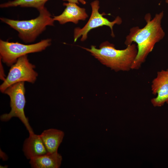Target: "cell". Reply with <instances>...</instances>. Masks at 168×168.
<instances>
[{"instance_id": "cell-1", "label": "cell", "mask_w": 168, "mask_h": 168, "mask_svg": "<svg viewBox=\"0 0 168 168\" xmlns=\"http://www.w3.org/2000/svg\"><path fill=\"white\" fill-rule=\"evenodd\" d=\"M163 15V12H162L156 14L151 19V14L147 13L144 17L146 24L143 28L135 26L130 29L124 43L127 46L134 42L137 44L138 49L132 69H139L148 54L152 51L156 43L164 37L165 33L161 25Z\"/></svg>"}, {"instance_id": "cell-15", "label": "cell", "mask_w": 168, "mask_h": 168, "mask_svg": "<svg viewBox=\"0 0 168 168\" xmlns=\"http://www.w3.org/2000/svg\"><path fill=\"white\" fill-rule=\"evenodd\" d=\"M64 1H67L68 2L75 3L76 4H78L79 2H80L83 4H85L86 3L85 1L84 0H63Z\"/></svg>"}, {"instance_id": "cell-11", "label": "cell", "mask_w": 168, "mask_h": 168, "mask_svg": "<svg viewBox=\"0 0 168 168\" xmlns=\"http://www.w3.org/2000/svg\"><path fill=\"white\" fill-rule=\"evenodd\" d=\"M64 135L63 131L54 128L45 130L40 135L49 153L58 152V148L63 141Z\"/></svg>"}, {"instance_id": "cell-7", "label": "cell", "mask_w": 168, "mask_h": 168, "mask_svg": "<svg viewBox=\"0 0 168 168\" xmlns=\"http://www.w3.org/2000/svg\"><path fill=\"white\" fill-rule=\"evenodd\" d=\"M91 5L92 11L90 17L87 23L82 28L77 27L74 31V41L76 42L78 38L81 37V40L84 41L87 37L88 32L91 30L104 26H109L111 31V35L114 37V35L113 31V27L115 24L120 25L122 23L121 17L117 16L112 21H109L104 17V13H100L99 12L100 8L99 2L96 0L91 2Z\"/></svg>"}, {"instance_id": "cell-4", "label": "cell", "mask_w": 168, "mask_h": 168, "mask_svg": "<svg viewBox=\"0 0 168 168\" xmlns=\"http://www.w3.org/2000/svg\"><path fill=\"white\" fill-rule=\"evenodd\" d=\"M51 39L48 38L36 43L25 44L0 40V59L7 66H11L21 56L44 50L51 44Z\"/></svg>"}, {"instance_id": "cell-14", "label": "cell", "mask_w": 168, "mask_h": 168, "mask_svg": "<svg viewBox=\"0 0 168 168\" xmlns=\"http://www.w3.org/2000/svg\"><path fill=\"white\" fill-rule=\"evenodd\" d=\"M0 79L3 81L6 79V76L4 73V68L3 66L2 65V60L0 59Z\"/></svg>"}, {"instance_id": "cell-2", "label": "cell", "mask_w": 168, "mask_h": 168, "mask_svg": "<svg viewBox=\"0 0 168 168\" xmlns=\"http://www.w3.org/2000/svg\"><path fill=\"white\" fill-rule=\"evenodd\" d=\"M127 47L124 49H117L114 44L105 41L100 44L99 49L94 45L89 49L82 48L102 64L117 72L129 71L137 55L138 49L135 44Z\"/></svg>"}, {"instance_id": "cell-16", "label": "cell", "mask_w": 168, "mask_h": 168, "mask_svg": "<svg viewBox=\"0 0 168 168\" xmlns=\"http://www.w3.org/2000/svg\"><path fill=\"white\" fill-rule=\"evenodd\" d=\"M166 2L168 4V0H166Z\"/></svg>"}, {"instance_id": "cell-3", "label": "cell", "mask_w": 168, "mask_h": 168, "mask_svg": "<svg viewBox=\"0 0 168 168\" xmlns=\"http://www.w3.org/2000/svg\"><path fill=\"white\" fill-rule=\"evenodd\" d=\"M36 18L27 20H17L4 17L1 21L18 32L19 38L25 43L34 42L48 26H54L55 21L49 12L44 7L38 11Z\"/></svg>"}, {"instance_id": "cell-6", "label": "cell", "mask_w": 168, "mask_h": 168, "mask_svg": "<svg viewBox=\"0 0 168 168\" xmlns=\"http://www.w3.org/2000/svg\"><path fill=\"white\" fill-rule=\"evenodd\" d=\"M11 67L5 80L0 86L2 93L17 83L26 82L34 83L36 81L38 74L34 70L35 66L30 62L27 55L19 58Z\"/></svg>"}, {"instance_id": "cell-8", "label": "cell", "mask_w": 168, "mask_h": 168, "mask_svg": "<svg viewBox=\"0 0 168 168\" xmlns=\"http://www.w3.org/2000/svg\"><path fill=\"white\" fill-rule=\"evenodd\" d=\"M151 90L156 97L151 100L155 107H160L165 103L168 104V70H162L157 72L156 77L152 82Z\"/></svg>"}, {"instance_id": "cell-12", "label": "cell", "mask_w": 168, "mask_h": 168, "mask_svg": "<svg viewBox=\"0 0 168 168\" xmlns=\"http://www.w3.org/2000/svg\"><path fill=\"white\" fill-rule=\"evenodd\" d=\"M62 157L58 152L49 153L30 159V164L34 168H58Z\"/></svg>"}, {"instance_id": "cell-9", "label": "cell", "mask_w": 168, "mask_h": 168, "mask_svg": "<svg viewBox=\"0 0 168 168\" xmlns=\"http://www.w3.org/2000/svg\"><path fill=\"white\" fill-rule=\"evenodd\" d=\"M77 4L70 2L63 3V5L66 8L60 15L53 16L54 21H57L61 24H64L68 22L77 24L79 21L85 20L88 16L85 9Z\"/></svg>"}, {"instance_id": "cell-13", "label": "cell", "mask_w": 168, "mask_h": 168, "mask_svg": "<svg viewBox=\"0 0 168 168\" xmlns=\"http://www.w3.org/2000/svg\"><path fill=\"white\" fill-rule=\"evenodd\" d=\"M49 0H14L9 1L0 5L1 8L19 6L34 7L38 11L44 7L45 3Z\"/></svg>"}, {"instance_id": "cell-10", "label": "cell", "mask_w": 168, "mask_h": 168, "mask_svg": "<svg viewBox=\"0 0 168 168\" xmlns=\"http://www.w3.org/2000/svg\"><path fill=\"white\" fill-rule=\"evenodd\" d=\"M23 151L27 159H31L48 153L40 135L29 134L25 141Z\"/></svg>"}, {"instance_id": "cell-5", "label": "cell", "mask_w": 168, "mask_h": 168, "mask_svg": "<svg viewBox=\"0 0 168 168\" xmlns=\"http://www.w3.org/2000/svg\"><path fill=\"white\" fill-rule=\"evenodd\" d=\"M24 82H20L13 84L4 92V93L10 97L11 110L9 113L1 115L0 119L3 121H7L13 117L18 118L24 125L29 134H31L34 133L24 112L26 102Z\"/></svg>"}]
</instances>
